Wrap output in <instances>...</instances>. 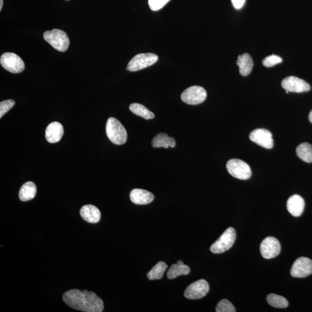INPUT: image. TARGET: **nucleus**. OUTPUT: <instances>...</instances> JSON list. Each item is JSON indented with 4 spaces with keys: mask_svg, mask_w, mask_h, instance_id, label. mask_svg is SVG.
Segmentation results:
<instances>
[{
    "mask_svg": "<svg viewBox=\"0 0 312 312\" xmlns=\"http://www.w3.org/2000/svg\"><path fill=\"white\" fill-rule=\"evenodd\" d=\"M3 6V0H0V11H2Z\"/></svg>",
    "mask_w": 312,
    "mask_h": 312,
    "instance_id": "2f4dec72",
    "label": "nucleus"
},
{
    "mask_svg": "<svg viewBox=\"0 0 312 312\" xmlns=\"http://www.w3.org/2000/svg\"><path fill=\"white\" fill-rule=\"evenodd\" d=\"M298 157L302 161L307 163L312 162V146L308 143L304 142L298 145L296 149Z\"/></svg>",
    "mask_w": 312,
    "mask_h": 312,
    "instance_id": "4be33fe9",
    "label": "nucleus"
},
{
    "mask_svg": "<svg viewBox=\"0 0 312 312\" xmlns=\"http://www.w3.org/2000/svg\"><path fill=\"white\" fill-rule=\"evenodd\" d=\"M158 59V56L154 53H140L130 61L127 69L130 72L141 70L157 62Z\"/></svg>",
    "mask_w": 312,
    "mask_h": 312,
    "instance_id": "39448f33",
    "label": "nucleus"
},
{
    "mask_svg": "<svg viewBox=\"0 0 312 312\" xmlns=\"http://www.w3.org/2000/svg\"><path fill=\"white\" fill-rule=\"evenodd\" d=\"M281 246L280 242L272 237L266 238L262 241L260 245V252L262 257L265 259H271L276 257L281 253Z\"/></svg>",
    "mask_w": 312,
    "mask_h": 312,
    "instance_id": "9d476101",
    "label": "nucleus"
},
{
    "mask_svg": "<svg viewBox=\"0 0 312 312\" xmlns=\"http://www.w3.org/2000/svg\"><path fill=\"white\" fill-rule=\"evenodd\" d=\"M236 240L235 229L232 227H229L211 246V251L214 254L223 253L232 247Z\"/></svg>",
    "mask_w": 312,
    "mask_h": 312,
    "instance_id": "20e7f679",
    "label": "nucleus"
},
{
    "mask_svg": "<svg viewBox=\"0 0 312 312\" xmlns=\"http://www.w3.org/2000/svg\"><path fill=\"white\" fill-rule=\"evenodd\" d=\"M249 138L252 142L264 148L270 149L274 146L272 134L267 130H254L250 134Z\"/></svg>",
    "mask_w": 312,
    "mask_h": 312,
    "instance_id": "ddd939ff",
    "label": "nucleus"
},
{
    "mask_svg": "<svg viewBox=\"0 0 312 312\" xmlns=\"http://www.w3.org/2000/svg\"><path fill=\"white\" fill-rule=\"evenodd\" d=\"M0 63L4 69L11 73L22 72L25 68L22 59L14 53H4L0 59Z\"/></svg>",
    "mask_w": 312,
    "mask_h": 312,
    "instance_id": "0eeeda50",
    "label": "nucleus"
},
{
    "mask_svg": "<svg viewBox=\"0 0 312 312\" xmlns=\"http://www.w3.org/2000/svg\"><path fill=\"white\" fill-rule=\"evenodd\" d=\"M130 110L136 115L141 116L146 120L152 119L154 118V114L147 109L145 106L138 103L131 104L129 107Z\"/></svg>",
    "mask_w": 312,
    "mask_h": 312,
    "instance_id": "b1692460",
    "label": "nucleus"
},
{
    "mask_svg": "<svg viewBox=\"0 0 312 312\" xmlns=\"http://www.w3.org/2000/svg\"><path fill=\"white\" fill-rule=\"evenodd\" d=\"M44 38L51 46L60 52H65L69 45L66 32L59 29H53L44 32Z\"/></svg>",
    "mask_w": 312,
    "mask_h": 312,
    "instance_id": "7ed1b4c3",
    "label": "nucleus"
},
{
    "mask_svg": "<svg viewBox=\"0 0 312 312\" xmlns=\"http://www.w3.org/2000/svg\"><path fill=\"white\" fill-rule=\"evenodd\" d=\"M130 198L132 203L137 205H146L152 202L154 199L151 192L140 188H135L130 192Z\"/></svg>",
    "mask_w": 312,
    "mask_h": 312,
    "instance_id": "dca6fc26",
    "label": "nucleus"
},
{
    "mask_svg": "<svg viewBox=\"0 0 312 312\" xmlns=\"http://www.w3.org/2000/svg\"><path fill=\"white\" fill-rule=\"evenodd\" d=\"M282 62V59L281 57L277 55H270L266 57L263 61L262 64L266 67H271L278 64H280Z\"/></svg>",
    "mask_w": 312,
    "mask_h": 312,
    "instance_id": "bb28decb",
    "label": "nucleus"
},
{
    "mask_svg": "<svg viewBox=\"0 0 312 312\" xmlns=\"http://www.w3.org/2000/svg\"><path fill=\"white\" fill-rule=\"evenodd\" d=\"M216 311L217 312H235L236 310L230 301L228 299H223L217 303Z\"/></svg>",
    "mask_w": 312,
    "mask_h": 312,
    "instance_id": "a878e982",
    "label": "nucleus"
},
{
    "mask_svg": "<svg viewBox=\"0 0 312 312\" xmlns=\"http://www.w3.org/2000/svg\"><path fill=\"white\" fill-rule=\"evenodd\" d=\"M209 290L208 283L204 279H200L187 287L184 295L188 299H199L206 295Z\"/></svg>",
    "mask_w": 312,
    "mask_h": 312,
    "instance_id": "1a4fd4ad",
    "label": "nucleus"
},
{
    "mask_svg": "<svg viewBox=\"0 0 312 312\" xmlns=\"http://www.w3.org/2000/svg\"><path fill=\"white\" fill-rule=\"evenodd\" d=\"M63 299L68 306L75 310L85 312H101L104 310L103 301L92 291L68 290L63 294Z\"/></svg>",
    "mask_w": 312,
    "mask_h": 312,
    "instance_id": "f257e3e1",
    "label": "nucleus"
},
{
    "mask_svg": "<svg viewBox=\"0 0 312 312\" xmlns=\"http://www.w3.org/2000/svg\"><path fill=\"white\" fill-rule=\"evenodd\" d=\"M171 0H148V4L151 10L157 11L162 9Z\"/></svg>",
    "mask_w": 312,
    "mask_h": 312,
    "instance_id": "c85d7f7f",
    "label": "nucleus"
},
{
    "mask_svg": "<svg viewBox=\"0 0 312 312\" xmlns=\"http://www.w3.org/2000/svg\"><path fill=\"white\" fill-rule=\"evenodd\" d=\"M232 5L237 10H240L244 6L245 0H231Z\"/></svg>",
    "mask_w": 312,
    "mask_h": 312,
    "instance_id": "c756f323",
    "label": "nucleus"
},
{
    "mask_svg": "<svg viewBox=\"0 0 312 312\" xmlns=\"http://www.w3.org/2000/svg\"><path fill=\"white\" fill-rule=\"evenodd\" d=\"M237 64L239 67L241 75L244 76L250 74L254 65L252 57L246 53L238 56Z\"/></svg>",
    "mask_w": 312,
    "mask_h": 312,
    "instance_id": "a211bd4d",
    "label": "nucleus"
},
{
    "mask_svg": "<svg viewBox=\"0 0 312 312\" xmlns=\"http://www.w3.org/2000/svg\"><path fill=\"white\" fill-rule=\"evenodd\" d=\"M64 134L63 126L61 123L54 122L50 123L45 130V138L48 142L54 143L61 140Z\"/></svg>",
    "mask_w": 312,
    "mask_h": 312,
    "instance_id": "4468645a",
    "label": "nucleus"
},
{
    "mask_svg": "<svg viewBox=\"0 0 312 312\" xmlns=\"http://www.w3.org/2000/svg\"><path fill=\"white\" fill-rule=\"evenodd\" d=\"M151 145L155 148L164 147L167 149L170 147L173 148L176 145V141L174 138L168 136L167 134L160 133L153 138Z\"/></svg>",
    "mask_w": 312,
    "mask_h": 312,
    "instance_id": "6ab92c4d",
    "label": "nucleus"
},
{
    "mask_svg": "<svg viewBox=\"0 0 312 312\" xmlns=\"http://www.w3.org/2000/svg\"><path fill=\"white\" fill-rule=\"evenodd\" d=\"M309 121L312 123V110H311L309 114Z\"/></svg>",
    "mask_w": 312,
    "mask_h": 312,
    "instance_id": "7c9ffc66",
    "label": "nucleus"
},
{
    "mask_svg": "<svg viewBox=\"0 0 312 312\" xmlns=\"http://www.w3.org/2000/svg\"><path fill=\"white\" fill-rule=\"evenodd\" d=\"M168 266L165 262L160 261L156 264L150 271L147 273V277L149 280H159L161 279L165 272Z\"/></svg>",
    "mask_w": 312,
    "mask_h": 312,
    "instance_id": "5701e85b",
    "label": "nucleus"
},
{
    "mask_svg": "<svg viewBox=\"0 0 312 312\" xmlns=\"http://www.w3.org/2000/svg\"><path fill=\"white\" fill-rule=\"evenodd\" d=\"M305 201L300 196H291L287 202V209L290 214L294 217L300 216L304 211Z\"/></svg>",
    "mask_w": 312,
    "mask_h": 312,
    "instance_id": "2eb2a0df",
    "label": "nucleus"
},
{
    "mask_svg": "<svg viewBox=\"0 0 312 312\" xmlns=\"http://www.w3.org/2000/svg\"><path fill=\"white\" fill-rule=\"evenodd\" d=\"M36 193V187L32 182H27L20 188L19 197L22 201H28L33 199Z\"/></svg>",
    "mask_w": 312,
    "mask_h": 312,
    "instance_id": "412c9836",
    "label": "nucleus"
},
{
    "mask_svg": "<svg viewBox=\"0 0 312 312\" xmlns=\"http://www.w3.org/2000/svg\"><path fill=\"white\" fill-rule=\"evenodd\" d=\"M228 173L233 177L247 180L251 177L252 171L248 164L241 160H229L226 165Z\"/></svg>",
    "mask_w": 312,
    "mask_h": 312,
    "instance_id": "423d86ee",
    "label": "nucleus"
},
{
    "mask_svg": "<svg viewBox=\"0 0 312 312\" xmlns=\"http://www.w3.org/2000/svg\"><path fill=\"white\" fill-rule=\"evenodd\" d=\"M190 272L189 266L184 265L183 261L179 260L177 263L172 265L167 272V278L173 279L180 275H187Z\"/></svg>",
    "mask_w": 312,
    "mask_h": 312,
    "instance_id": "aec40b11",
    "label": "nucleus"
},
{
    "mask_svg": "<svg viewBox=\"0 0 312 312\" xmlns=\"http://www.w3.org/2000/svg\"><path fill=\"white\" fill-rule=\"evenodd\" d=\"M15 104L13 100H8L1 102L0 103V118H2L4 114L9 111Z\"/></svg>",
    "mask_w": 312,
    "mask_h": 312,
    "instance_id": "cd10ccee",
    "label": "nucleus"
},
{
    "mask_svg": "<svg viewBox=\"0 0 312 312\" xmlns=\"http://www.w3.org/2000/svg\"><path fill=\"white\" fill-rule=\"evenodd\" d=\"M282 86L286 91L293 93H304L309 92L310 86L304 80L297 77L288 76L282 82Z\"/></svg>",
    "mask_w": 312,
    "mask_h": 312,
    "instance_id": "f8f14e48",
    "label": "nucleus"
},
{
    "mask_svg": "<svg viewBox=\"0 0 312 312\" xmlns=\"http://www.w3.org/2000/svg\"><path fill=\"white\" fill-rule=\"evenodd\" d=\"M266 301L270 306L277 308H286L289 305L287 299L281 295L270 294L266 297Z\"/></svg>",
    "mask_w": 312,
    "mask_h": 312,
    "instance_id": "393cba45",
    "label": "nucleus"
},
{
    "mask_svg": "<svg viewBox=\"0 0 312 312\" xmlns=\"http://www.w3.org/2000/svg\"><path fill=\"white\" fill-rule=\"evenodd\" d=\"M312 274V261L309 258L300 257L295 260L290 274L294 278H303Z\"/></svg>",
    "mask_w": 312,
    "mask_h": 312,
    "instance_id": "9b49d317",
    "label": "nucleus"
},
{
    "mask_svg": "<svg viewBox=\"0 0 312 312\" xmlns=\"http://www.w3.org/2000/svg\"><path fill=\"white\" fill-rule=\"evenodd\" d=\"M106 134L114 144L121 145L127 141V131L122 123L115 118L108 119L106 125Z\"/></svg>",
    "mask_w": 312,
    "mask_h": 312,
    "instance_id": "f03ea898",
    "label": "nucleus"
},
{
    "mask_svg": "<svg viewBox=\"0 0 312 312\" xmlns=\"http://www.w3.org/2000/svg\"><path fill=\"white\" fill-rule=\"evenodd\" d=\"M206 90L201 86H193L187 88L182 93L181 99L188 105H197L202 103L206 99Z\"/></svg>",
    "mask_w": 312,
    "mask_h": 312,
    "instance_id": "6e6552de",
    "label": "nucleus"
},
{
    "mask_svg": "<svg viewBox=\"0 0 312 312\" xmlns=\"http://www.w3.org/2000/svg\"><path fill=\"white\" fill-rule=\"evenodd\" d=\"M66 1H68V0H66Z\"/></svg>",
    "mask_w": 312,
    "mask_h": 312,
    "instance_id": "473e14b6",
    "label": "nucleus"
},
{
    "mask_svg": "<svg viewBox=\"0 0 312 312\" xmlns=\"http://www.w3.org/2000/svg\"><path fill=\"white\" fill-rule=\"evenodd\" d=\"M80 215L82 219L90 223H97L101 219L99 209L93 205H86L82 207Z\"/></svg>",
    "mask_w": 312,
    "mask_h": 312,
    "instance_id": "f3484780",
    "label": "nucleus"
}]
</instances>
